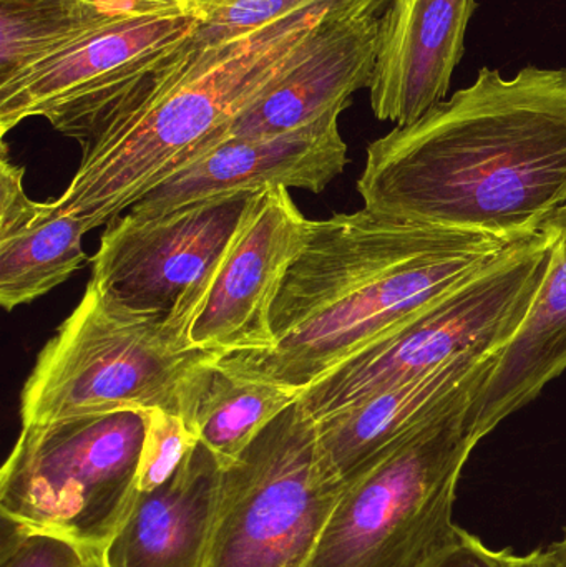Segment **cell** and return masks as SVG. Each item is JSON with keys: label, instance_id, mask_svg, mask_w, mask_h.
Masks as SVG:
<instances>
[{"label": "cell", "instance_id": "cell-1", "mask_svg": "<svg viewBox=\"0 0 566 567\" xmlns=\"http://www.w3.org/2000/svg\"><path fill=\"white\" fill-rule=\"evenodd\" d=\"M375 215L518 241L566 208V70L481 69L467 89L369 143Z\"/></svg>", "mask_w": 566, "mask_h": 567}, {"label": "cell", "instance_id": "cell-2", "mask_svg": "<svg viewBox=\"0 0 566 567\" xmlns=\"http://www.w3.org/2000/svg\"><path fill=\"white\" fill-rule=\"evenodd\" d=\"M512 243L366 208L319 219L272 307L275 347L226 357L219 367L301 393Z\"/></svg>", "mask_w": 566, "mask_h": 567}, {"label": "cell", "instance_id": "cell-3", "mask_svg": "<svg viewBox=\"0 0 566 567\" xmlns=\"http://www.w3.org/2000/svg\"><path fill=\"white\" fill-rule=\"evenodd\" d=\"M389 0H322L222 45L172 47L155 92L82 145L62 195L50 199L89 231L225 142L236 116L288 69L312 30L344 7Z\"/></svg>", "mask_w": 566, "mask_h": 567}, {"label": "cell", "instance_id": "cell-4", "mask_svg": "<svg viewBox=\"0 0 566 567\" xmlns=\"http://www.w3.org/2000/svg\"><path fill=\"white\" fill-rule=\"evenodd\" d=\"M222 360L186 347L166 316L135 312L89 281L79 306L37 355L20 393V423L158 409L193 429L196 405Z\"/></svg>", "mask_w": 566, "mask_h": 567}, {"label": "cell", "instance_id": "cell-5", "mask_svg": "<svg viewBox=\"0 0 566 567\" xmlns=\"http://www.w3.org/2000/svg\"><path fill=\"white\" fill-rule=\"evenodd\" d=\"M550 225L508 245L494 261L392 327L302 390L315 422L445 369L505 349L521 330L555 258Z\"/></svg>", "mask_w": 566, "mask_h": 567}, {"label": "cell", "instance_id": "cell-6", "mask_svg": "<svg viewBox=\"0 0 566 567\" xmlns=\"http://www.w3.org/2000/svg\"><path fill=\"white\" fill-rule=\"evenodd\" d=\"M469 399L342 486L308 567H428L461 538L455 493L478 440Z\"/></svg>", "mask_w": 566, "mask_h": 567}, {"label": "cell", "instance_id": "cell-7", "mask_svg": "<svg viewBox=\"0 0 566 567\" xmlns=\"http://www.w3.org/2000/svg\"><path fill=\"white\" fill-rule=\"evenodd\" d=\"M140 410L22 425L0 472L2 522L105 551L138 496Z\"/></svg>", "mask_w": 566, "mask_h": 567}, {"label": "cell", "instance_id": "cell-8", "mask_svg": "<svg viewBox=\"0 0 566 567\" xmlns=\"http://www.w3.org/2000/svg\"><path fill=\"white\" fill-rule=\"evenodd\" d=\"M341 489L319 466L316 422L298 400L223 468L203 567H308Z\"/></svg>", "mask_w": 566, "mask_h": 567}, {"label": "cell", "instance_id": "cell-9", "mask_svg": "<svg viewBox=\"0 0 566 567\" xmlns=\"http://www.w3.org/2000/svg\"><path fill=\"white\" fill-rule=\"evenodd\" d=\"M312 223L288 188L263 189L212 271L166 316L183 343L223 359L272 349V307Z\"/></svg>", "mask_w": 566, "mask_h": 567}, {"label": "cell", "instance_id": "cell-10", "mask_svg": "<svg viewBox=\"0 0 566 567\" xmlns=\"http://www.w3.org/2000/svg\"><path fill=\"white\" fill-rule=\"evenodd\" d=\"M261 192L225 193L165 215L119 216L90 259V282L135 312L168 316L212 271Z\"/></svg>", "mask_w": 566, "mask_h": 567}, {"label": "cell", "instance_id": "cell-11", "mask_svg": "<svg viewBox=\"0 0 566 567\" xmlns=\"http://www.w3.org/2000/svg\"><path fill=\"white\" fill-rule=\"evenodd\" d=\"M384 7L362 3L326 17L279 79L236 116L226 140L281 135L344 112L371 86Z\"/></svg>", "mask_w": 566, "mask_h": 567}, {"label": "cell", "instance_id": "cell-12", "mask_svg": "<svg viewBox=\"0 0 566 567\" xmlns=\"http://www.w3.org/2000/svg\"><path fill=\"white\" fill-rule=\"evenodd\" d=\"M341 112L281 135L228 138L143 196L130 213L158 216L225 193L282 186L321 193L348 166Z\"/></svg>", "mask_w": 566, "mask_h": 567}, {"label": "cell", "instance_id": "cell-13", "mask_svg": "<svg viewBox=\"0 0 566 567\" xmlns=\"http://www.w3.org/2000/svg\"><path fill=\"white\" fill-rule=\"evenodd\" d=\"M475 0H389L379 20L371 105L398 126L444 102Z\"/></svg>", "mask_w": 566, "mask_h": 567}, {"label": "cell", "instance_id": "cell-14", "mask_svg": "<svg viewBox=\"0 0 566 567\" xmlns=\"http://www.w3.org/2000/svg\"><path fill=\"white\" fill-rule=\"evenodd\" d=\"M502 350L457 360L316 422L319 466L326 478L342 488L419 426L474 395L494 372Z\"/></svg>", "mask_w": 566, "mask_h": 567}, {"label": "cell", "instance_id": "cell-15", "mask_svg": "<svg viewBox=\"0 0 566 567\" xmlns=\"http://www.w3.org/2000/svg\"><path fill=\"white\" fill-rule=\"evenodd\" d=\"M202 17L123 16L89 30L0 82V133L65 105L106 76L193 35Z\"/></svg>", "mask_w": 566, "mask_h": 567}, {"label": "cell", "instance_id": "cell-16", "mask_svg": "<svg viewBox=\"0 0 566 567\" xmlns=\"http://www.w3.org/2000/svg\"><path fill=\"white\" fill-rule=\"evenodd\" d=\"M223 463L198 443L178 472L140 492L103 551L106 567H203L218 509Z\"/></svg>", "mask_w": 566, "mask_h": 567}, {"label": "cell", "instance_id": "cell-17", "mask_svg": "<svg viewBox=\"0 0 566 567\" xmlns=\"http://www.w3.org/2000/svg\"><path fill=\"white\" fill-rule=\"evenodd\" d=\"M547 225L557 233L547 278L521 330L465 410V423L478 442L566 369V208Z\"/></svg>", "mask_w": 566, "mask_h": 567}, {"label": "cell", "instance_id": "cell-18", "mask_svg": "<svg viewBox=\"0 0 566 567\" xmlns=\"http://www.w3.org/2000/svg\"><path fill=\"white\" fill-rule=\"evenodd\" d=\"M25 168L0 159V303L13 310L49 293L85 265V223L52 202H33L23 188Z\"/></svg>", "mask_w": 566, "mask_h": 567}, {"label": "cell", "instance_id": "cell-19", "mask_svg": "<svg viewBox=\"0 0 566 567\" xmlns=\"http://www.w3.org/2000/svg\"><path fill=\"white\" fill-rule=\"evenodd\" d=\"M299 395L285 386L231 375L218 365L196 405L193 430L199 443L226 466L295 405Z\"/></svg>", "mask_w": 566, "mask_h": 567}, {"label": "cell", "instance_id": "cell-20", "mask_svg": "<svg viewBox=\"0 0 566 567\" xmlns=\"http://www.w3.org/2000/svg\"><path fill=\"white\" fill-rule=\"evenodd\" d=\"M113 19L90 0H0V82Z\"/></svg>", "mask_w": 566, "mask_h": 567}, {"label": "cell", "instance_id": "cell-21", "mask_svg": "<svg viewBox=\"0 0 566 567\" xmlns=\"http://www.w3.org/2000/svg\"><path fill=\"white\" fill-rule=\"evenodd\" d=\"M146 430L138 466V493L168 482L199 440L183 416L165 410L145 412Z\"/></svg>", "mask_w": 566, "mask_h": 567}, {"label": "cell", "instance_id": "cell-22", "mask_svg": "<svg viewBox=\"0 0 566 567\" xmlns=\"http://www.w3.org/2000/svg\"><path fill=\"white\" fill-rule=\"evenodd\" d=\"M318 2L322 0H225L199 22L189 42L196 49L222 45Z\"/></svg>", "mask_w": 566, "mask_h": 567}, {"label": "cell", "instance_id": "cell-23", "mask_svg": "<svg viewBox=\"0 0 566 567\" xmlns=\"http://www.w3.org/2000/svg\"><path fill=\"white\" fill-rule=\"evenodd\" d=\"M82 559V549L66 539L3 523L0 567H80Z\"/></svg>", "mask_w": 566, "mask_h": 567}, {"label": "cell", "instance_id": "cell-24", "mask_svg": "<svg viewBox=\"0 0 566 567\" xmlns=\"http://www.w3.org/2000/svg\"><path fill=\"white\" fill-rule=\"evenodd\" d=\"M512 551H495L477 536L462 532L461 538L428 567H508Z\"/></svg>", "mask_w": 566, "mask_h": 567}, {"label": "cell", "instance_id": "cell-25", "mask_svg": "<svg viewBox=\"0 0 566 567\" xmlns=\"http://www.w3.org/2000/svg\"><path fill=\"white\" fill-rule=\"evenodd\" d=\"M90 2L115 17L193 13L188 0H90Z\"/></svg>", "mask_w": 566, "mask_h": 567}, {"label": "cell", "instance_id": "cell-26", "mask_svg": "<svg viewBox=\"0 0 566 567\" xmlns=\"http://www.w3.org/2000/svg\"><path fill=\"white\" fill-rule=\"evenodd\" d=\"M508 567H558L554 556L548 549H535L528 555H514L512 553Z\"/></svg>", "mask_w": 566, "mask_h": 567}, {"label": "cell", "instance_id": "cell-27", "mask_svg": "<svg viewBox=\"0 0 566 567\" xmlns=\"http://www.w3.org/2000/svg\"><path fill=\"white\" fill-rule=\"evenodd\" d=\"M188 2L189 7H192V12L205 20V17L212 10L218 9L225 0H188Z\"/></svg>", "mask_w": 566, "mask_h": 567}, {"label": "cell", "instance_id": "cell-28", "mask_svg": "<svg viewBox=\"0 0 566 567\" xmlns=\"http://www.w3.org/2000/svg\"><path fill=\"white\" fill-rule=\"evenodd\" d=\"M548 551L554 556L558 567H566V528L564 529V536L555 545H552Z\"/></svg>", "mask_w": 566, "mask_h": 567}, {"label": "cell", "instance_id": "cell-29", "mask_svg": "<svg viewBox=\"0 0 566 567\" xmlns=\"http://www.w3.org/2000/svg\"><path fill=\"white\" fill-rule=\"evenodd\" d=\"M80 567H106L103 551H100V549L83 551L82 565Z\"/></svg>", "mask_w": 566, "mask_h": 567}]
</instances>
